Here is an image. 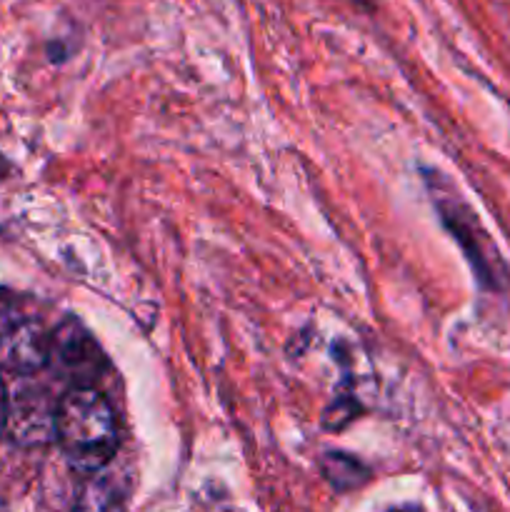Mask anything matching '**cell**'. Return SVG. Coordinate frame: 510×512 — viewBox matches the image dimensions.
I'll return each mask as SVG.
<instances>
[{"label":"cell","mask_w":510,"mask_h":512,"mask_svg":"<svg viewBox=\"0 0 510 512\" xmlns=\"http://www.w3.org/2000/svg\"><path fill=\"white\" fill-rule=\"evenodd\" d=\"M320 470H323V478L328 480L338 493L360 488V485H365L370 480V470L365 468L360 460L350 458V455L345 453H338V450L320 458Z\"/></svg>","instance_id":"obj_6"},{"label":"cell","mask_w":510,"mask_h":512,"mask_svg":"<svg viewBox=\"0 0 510 512\" xmlns=\"http://www.w3.org/2000/svg\"><path fill=\"white\" fill-rule=\"evenodd\" d=\"M53 330L20 300L0 298V370L10 375L40 373L48 368Z\"/></svg>","instance_id":"obj_3"},{"label":"cell","mask_w":510,"mask_h":512,"mask_svg":"<svg viewBox=\"0 0 510 512\" xmlns=\"http://www.w3.org/2000/svg\"><path fill=\"white\" fill-rule=\"evenodd\" d=\"M5 423H8V395H5L3 380H0V433L5 430Z\"/></svg>","instance_id":"obj_7"},{"label":"cell","mask_w":510,"mask_h":512,"mask_svg":"<svg viewBox=\"0 0 510 512\" xmlns=\"http://www.w3.org/2000/svg\"><path fill=\"white\" fill-rule=\"evenodd\" d=\"M428 185L440 220L465 253L478 283L493 293H505L510 288L508 263L503 260L488 230L483 228L478 215L460 198L458 190L450 188V183H445L438 173H428Z\"/></svg>","instance_id":"obj_2"},{"label":"cell","mask_w":510,"mask_h":512,"mask_svg":"<svg viewBox=\"0 0 510 512\" xmlns=\"http://www.w3.org/2000/svg\"><path fill=\"white\" fill-rule=\"evenodd\" d=\"M55 440L75 473L108 468L120 445L110 400L95 385H70L55 408Z\"/></svg>","instance_id":"obj_1"},{"label":"cell","mask_w":510,"mask_h":512,"mask_svg":"<svg viewBox=\"0 0 510 512\" xmlns=\"http://www.w3.org/2000/svg\"><path fill=\"white\" fill-rule=\"evenodd\" d=\"M55 408L58 403H50L45 398V390L40 388H20L13 400H8V423L13 430V438L20 443H43L55 438Z\"/></svg>","instance_id":"obj_5"},{"label":"cell","mask_w":510,"mask_h":512,"mask_svg":"<svg viewBox=\"0 0 510 512\" xmlns=\"http://www.w3.org/2000/svg\"><path fill=\"white\" fill-rule=\"evenodd\" d=\"M48 365L70 385H95V378L103 375L105 358L78 320H65L53 330Z\"/></svg>","instance_id":"obj_4"}]
</instances>
